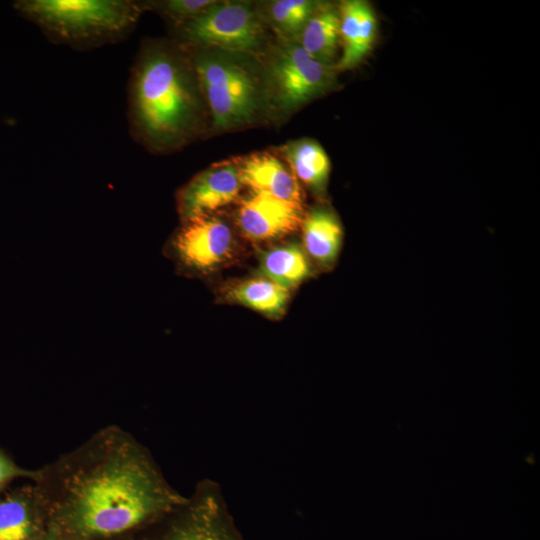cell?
Segmentation results:
<instances>
[{
  "mask_svg": "<svg viewBox=\"0 0 540 540\" xmlns=\"http://www.w3.org/2000/svg\"><path fill=\"white\" fill-rule=\"evenodd\" d=\"M284 155L295 177L317 193L325 190L330 160L319 143L301 139L284 147Z\"/></svg>",
  "mask_w": 540,
  "mask_h": 540,
  "instance_id": "15",
  "label": "cell"
},
{
  "mask_svg": "<svg viewBox=\"0 0 540 540\" xmlns=\"http://www.w3.org/2000/svg\"><path fill=\"white\" fill-rule=\"evenodd\" d=\"M170 504L152 473L139 462L113 464L87 481L74 507V522L86 535L129 530Z\"/></svg>",
  "mask_w": 540,
  "mask_h": 540,
  "instance_id": "2",
  "label": "cell"
},
{
  "mask_svg": "<svg viewBox=\"0 0 540 540\" xmlns=\"http://www.w3.org/2000/svg\"><path fill=\"white\" fill-rule=\"evenodd\" d=\"M301 204L252 192L239 208L238 224L245 236L269 240L288 234L302 223Z\"/></svg>",
  "mask_w": 540,
  "mask_h": 540,
  "instance_id": "9",
  "label": "cell"
},
{
  "mask_svg": "<svg viewBox=\"0 0 540 540\" xmlns=\"http://www.w3.org/2000/svg\"><path fill=\"white\" fill-rule=\"evenodd\" d=\"M340 40L343 52L335 70L356 67L371 51L377 35V18L372 6L362 0H346L340 4Z\"/></svg>",
  "mask_w": 540,
  "mask_h": 540,
  "instance_id": "10",
  "label": "cell"
},
{
  "mask_svg": "<svg viewBox=\"0 0 540 540\" xmlns=\"http://www.w3.org/2000/svg\"><path fill=\"white\" fill-rule=\"evenodd\" d=\"M169 540H242L224 505L214 492L206 494L193 508L185 524Z\"/></svg>",
  "mask_w": 540,
  "mask_h": 540,
  "instance_id": "12",
  "label": "cell"
},
{
  "mask_svg": "<svg viewBox=\"0 0 540 540\" xmlns=\"http://www.w3.org/2000/svg\"><path fill=\"white\" fill-rule=\"evenodd\" d=\"M259 273L289 289L307 278L311 274V268L303 250L292 243L262 252Z\"/></svg>",
  "mask_w": 540,
  "mask_h": 540,
  "instance_id": "16",
  "label": "cell"
},
{
  "mask_svg": "<svg viewBox=\"0 0 540 540\" xmlns=\"http://www.w3.org/2000/svg\"><path fill=\"white\" fill-rule=\"evenodd\" d=\"M174 247L185 264L208 270L229 257L232 233L221 219L201 216L185 222L174 240Z\"/></svg>",
  "mask_w": 540,
  "mask_h": 540,
  "instance_id": "8",
  "label": "cell"
},
{
  "mask_svg": "<svg viewBox=\"0 0 540 540\" xmlns=\"http://www.w3.org/2000/svg\"><path fill=\"white\" fill-rule=\"evenodd\" d=\"M186 48L214 128L227 130L254 122L263 98L262 84L254 69L234 52Z\"/></svg>",
  "mask_w": 540,
  "mask_h": 540,
  "instance_id": "4",
  "label": "cell"
},
{
  "mask_svg": "<svg viewBox=\"0 0 540 540\" xmlns=\"http://www.w3.org/2000/svg\"><path fill=\"white\" fill-rule=\"evenodd\" d=\"M242 184L253 192L301 204V189L291 169L277 157L260 153L247 157L238 169Z\"/></svg>",
  "mask_w": 540,
  "mask_h": 540,
  "instance_id": "11",
  "label": "cell"
},
{
  "mask_svg": "<svg viewBox=\"0 0 540 540\" xmlns=\"http://www.w3.org/2000/svg\"><path fill=\"white\" fill-rule=\"evenodd\" d=\"M241 180L232 163L213 166L189 181L178 193V210L182 219L209 215L236 199Z\"/></svg>",
  "mask_w": 540,
  "mask_h": 540,
  "instance_id": "7",
  "label": "cell"
},
{
  "mask_svg": "<svg viewBox=\"0 0 540 540\" xmlns=\"http://www.w3.org/2000/svg\"><path fill=\"white\" fill-rule=\"evenodd\" d=\"M301 224L307 253L325 267L332 265L343 240L342 225L336 214L326 207H317L303 218Z\"/></svg>",
  "mask_w": 540,
  "mask_h": 540,
  "instance_id": "13",
  "label": "cell"
},
{
  "mask_svg": "<svg viewBox=\"0 0 540 540\" xmlns=\"http://www.w3.org/2000/svg\"><path fill=\"white\" fill-rule=\"evenodd\" d=\"M127 115L133 138L155 152L180 148L198 133L202 94L185 46L142 44L129 77Z\"/></svg>",
  "mask_w": 540,
  "mask_h": 540,
  "instance_id": "1",
  "label": "cell"
},
{
  "mask_svg": "<svg viewBox=\"0 0 540 540\" xmlns=\"http://www.w3.org/2000/svg\"><path fill=\"white\" fill-rule=\"evenodd\" d=\"M319 3L309 0H279L271 3V24L283 35H300Z\"/></svg>",
  "mask_w": 540,
  "mask_h": 540,
  "instance_id": "18",
  "label": "cell"
},
{
  "mask_svg": "<svg viewBox=\"0 0 540 540\" xmlns=\"http://www.w3.org/2000/svg\"><path fill=\"white\" fill-rule=\"evenodd\" d=\"M31 522L25 505L18 500L0 503V540H27Z\"/></svg>",
  "mask_w": 540,
  "mask_h": 540,
  "instance_id": "19",
  "label": "cell"
},
{
  "mask_svg": "<svg viewBox=\"0 0 540 540\" xmlns=\"http://www.w3.org/2000/svg\"><path fill=\"white\" fill-rule=\"evenodd\" d=\"M14 8L51 41L79 50L122 41L146 11L133 0H20Z\"/></svg>",
  "mask_w": 540,
  "mask_h": 540,
  "instance_id": "3",
  "label": "cell"
},
{
  "mask_svg": "<svg viewBox=\"0 0 540 540\" xmlns=\"http://www.w3.org/2000/svg\"><path fill=\"white\" fill-rule=\"evenodd\" d=\"M273 99L280 108L293 110L326 92L334 83L331 65L309 55L300 44L278 48L268 67Z\"/></svg>",
  "mask_w": 540,
  "mask_h": 540,
  "instance_id": "6",
  "label": "cell"
},
{
  "mask_svg": "<svg viewBox=\"0 0 540 540\" xmlns=\"http://www.w3.org/2000/svg\"><path fill=\"white\" fill-rule=\"evenodd\" d=\"M146 10L160 12L167 17L175 28L204 13L215 1L209 0H167L144 2Z\"/></svg>",
  "mask_w": 540,
  "mask_h": 540,
  "instance_id": "20",
  "label": "cell"
},
{
  "mask_svg": "<svg viewBox=\"0 0 540 540\" xmlns=\"http://www.w3.org/2000/svg\"><path fill=\"white\" fill-rule=\"evenodd\" d=\"M21 474L24 473L0 455V487L11 478Z\"/></svg>",
  "mask_w": 540,
  "mask_h": 540,
  "instance_id": "21",
  "label": "cell"
},
{
  "mask_svg": "<svg viewBox=\"0 0 540 540\" xmlns=\"http://www.w3.org/2000/svg\"><path fill=\"white\" fill-rule=\"evenodd\" d=\"M175 29L177 42L186 47L256 52L265 40L258 14L250 4L242 2H215Z\"/></svg>",
  "mask_w": 540,
  "mask_h": 540,
  "instance_id": "5",
  "label": "cell"
},
{
  "mask_svg": "<svg viewBox=\"0 0 540 540\" xmlns=\"http://www.w3.org/2000/svg\"><path fill=\"white\" fill-rule=\"evenodd\" d=\"M300 36V45L309 55L331 65L340 42L339 9L319 4Z\"/></svg>",
  "mask_w": 540,
  "mask_h": 540,
  "instance_id": "14",
  "label": "cell"
},
{
  "mask_svg": "<svg viewBox=\"0 0 540 540\" xmlns=\"http://www.w3.org/2000/svg\"><path fill=\"white\" fill-rule=\"evenodd\" d=\"M233 300L269 316L280 315L288 300V289L268 280L252 279L234 287Z\"/></svg>",
  "mask_w": 540,
  "mask_h": 540,
  "instance_id": "17",
  "label": "cell"
}]
</instances>
